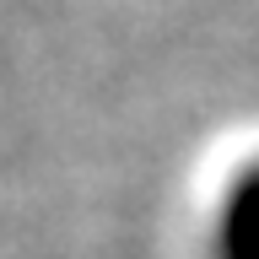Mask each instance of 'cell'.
<instances>
[{"instance_id": "1", "label": "cell", "mask_w": 259, "mask_h": 259, "mask_svg": "<svg viewBox=\"0 0 259 259\" xmlns=\"http://www.w3.org/2000/svg\"><path fill=\"white\" fill-rule=\"evenodd\" d=\"M210 259H259V157L243 162L238 178L222 189Z\"/></svg>"}]
</instances>
